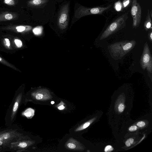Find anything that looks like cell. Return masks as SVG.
Segmentation results:
<instances>
[{"label": "cell", "instance_id": "9a60e30c", "mask_svg": "<svg viewBox=\"0 0 152 152\" xmlns=\"http://www.w3.org/2000/svg\"><path fill=\"white\" fill-rule=\"evenodd\" d=\"M43 31V28L41 26H37L33 29L34 34L36 35L39 36L41 34Z\"/></svg>", "mask_w": 152, "mask_h": 152}, {"label": "cell", "instance_id": "d6a6232c", "mask_svg": "<svg viewBox=\"0 0 152 152\" xmlns=\"http://www.w3.org/2000/svg\"><path fill=\"white\" fill-rule=\"evenodd\" d=\"M3 145V142L1 141V140H0V145Z\"/></svg>", "mask_w": 152, "mask_h": 152}, {"label": "cell", "instance_id": "4fadbf2b", "mask_svg": "<svg viewBox=\"0 0 152 152\" xmlns=\"http://www.w3.org/2000/svg\"><path fill=\"white\" fill-rule=\"evenodd\" d=\"M34 110L31 108L27 109L23 113V114L28 118H31L34 115Z\"/></svg>", "mask_w": 152, "mask_h": 152}, {"label": "cell", "instance_id": "8992f818", "mask_svg": "<svg viewBox=\"0 0 152 152\" xmlns=\"http://www.w3.org/2000/svg\"><path fill=\"white\" fill-rule=\"evenodd\" d=\"M57 21L58 26L61 29L67 27L69 21V5L67 4L61 8L58 15Z\"/></svg>", "mask_w": 152, "mask_h": 152}, {"label": "cell", "instance_id": "7a4b0ae2", "mask_svg": "<svg viewBox=\"0 0 152 152\" xmlns=\"http://www.w3.org/2000/svg\"><path fill=\"white\" fill-rule=\"evenodd\" d=\"M129 18L128 12L121 15L113 21L102 33L100 40L105 39L110 35L124 28L126 25V22Z\"/></svg>", "mask_w": 152, "mask_h": 152}, {"label": "cell", "instance_id": "cb8c5ba5", "mask_svg": "<svg viewBox=\"0 0 152 152\" xmlns=\"http://www.w3.org/2000/svg\"><path fill=\"white\" fill-rule=\"evenodd\" d=\"M35 97V98L37 100H41L44 98V96L42 93H38L36 94Z\"/></svg>", "mask_w": 152, "mask_h": 152}, {"label": "cell", "instance_id": "7c38bea8", "mask_svg": "<svg viewBox=\"0 0 152 152\" xmlns=\"http://www.w3.org/2000/svg\"><path fill=\"white\" fill-rule=\"evenodd\" d=\"M21 95H19L17 97V100H16L14 104V105L13 109L12 112V115L11 116L12 118H13L14 117L15 113L17 111L18 109V107L19 104L21 99Z\"/></svg>", "mask_w": 152, "mask_h": 152}, {"label": "cell", "instance_id": "d4e9b609", "mask_svg": "<svg viewBox=\"0 0 152 152\" xmlns=\"http://www.w3.org/2000/svg\"><path fill=\"white\" fill-rule=\"evenodd\" d=\"M118 111L120 112H123L124 109V106L122 103H121L118 106Z\"/></svg>", "mask_w": 152, "mask_h": 152}, {"label": "cell", "instance_id": "836d02e7", "mask_svg": "<svg viewBox=\"0 0 152 152\" xmlns=\"http://www.w3.org/2000/svg\"><path fill=\"white\" fill-rule=\"evenodd\" d=\"M54 103V102L52 101L51 102V103L52 104H53Z\"/></svg>", "mask_w": 152, "mask_h": 152}, {"label": "cell", "instance_id": "484cf974", "mask_svg": "<svg viewBox=\"0 0 152 152\" xmlns=\"http://www.w3.org/2000/svg\"><path fill=\"white\" fill-rule=\"evenodd\" d=\"M68 147L71 149H74L76 147L75 145L73 143H69L67 144Z\"/></svg>", "mask_w": 152, "mask_h": 152}, {"label": "cell", "instance_id": "30bf717a", "mask_svg": "<svg viewBox=\"0 0 152 152\" xmlns=\"http://www.w3.org/2000/svg\"><path fill=\"white\" fill-rule=\"evenodd\" d=\"M144 27L146 31L152 29L151 18L150 15V11L149 9L147 10V15L144 23Z\"/></svg>", "mask_w": 152, "mask_h": 152}, {"label": "cell", "instance_id": "7402d4cb", "mask_svg": "<svg viewBox=\"0 0 152 152\" xmlns=\"http://www.w3.org/2000/svg\"><path fill=\"white\" fill-rule=\"evenodd\" d=\"M134 139L132 138H130L128 139L125 142V145L127 147L130 146L133 143Z\"/></svg>", "mask_w": 152, "mask_h": 152}, {"label": "cell", "instance_id": "8fae6325", "mask_svg": "<svg viewBox=\"0 0 152 152\" xmlns=\"http://www.w3.org/2000/svg\"><path fill=\"white\" fill-rule=\"evenodd\" d=\"M12 148H24L26 147L28 145V141H19L12 143Z\"/></svg>", "mask_w": 152, "mask_h": 152}, {"label": "cell", "instance_id": "603a6c76", "mask_svg": "<svg viewBox=\"0 0 152 152\" xmlns=\"http://www.w3.org/2000/svg\"><path fill=\"white\" fill-rule=\"evenodd\" d=\"M4 43L6 47L8 48H10V42L8 39L5 38L4 39Z\"/></svg>", "mask_w": 152, "mask_h": 152}, {"label": "cell", "instance_id": "e575fe53", "mask_svg": "<svg viewBox=\"0 0 152 152\" xmlns=\"http://www.w3.org/2000/svg\"><path fill=\"white\" fill-rule=\"evenodd\" d=\"M2 133H3V132H2ZM2 133V132H0V135Z\"/></svg>", "mask_w": 152, "mask_h": 152}, {"label": "cell", "instance_id": "52a82bcc", "mask_svg": "<svg viewBox=\"0 0 152 152\" xmlns=\"http://www.w3.org/2000/svg\"><path fill=\"white\" fill-rule=\"evenodd\" d=\"M19 134L15 132V131H9L3 133L0 135V140L3 142V145H5L14 138H18Z\"/></svg>", "mask_w": 152, "mask_h": 152}, {"label": "cell", "instance_id": "ba28073f", "mask_svg": "<svg viewBox=\"0 0 152 152\" xmlns=\"http://www.w3.org/2000/svg\"><path fill=\"white\" fill-rule=\"evenodd\" d=\"M32 28V27L28 25H11L8 26L4 29L19 33L27 32Z\"/></svg>", "mask_w": 152, "mask_h": 152}, {"label": "cell", "instance_id": "ac0fdd59", "mask_svg": "<svg viewBox=\"0 0 152 152\" xmlns=\"http://www.w3.org/2000/svg\"><path fill=\"white\" fill-rule=\"evenodd\" d=\"M14 42L16 46L18 48H20L23 46L22 41L20 39H15L14 40Z\"/></svg>", "mask_w": 152, "mask_h": 152}, {"label": "cell", "instance_id": "9c48e42d", "mask_svg": "<svg viewBox=\"0 0 152 152\" xmlns=\"http://www.w3.org/2000/svg\"><path fill=\"white\" fill-rule=\"evenodd\" d=\"M18 16V14L15 12H3L0 13V22L14 20L16 19Z\"/></svg>", "mask_w": 152, "mask_h": 152}, {"label": "cell", "instance_id": "d6986e66", "mask_svg": "<svg viewBox=\"0 0 152 152\" xmlns=\"http://www.w3.org/2000/svg\"><path fill=\"white\" fill-rule=\"evenodd\" d=\"M4 2L5 4L11 6L14 5L15 3V0H4Z\"/></svg>", "mask_w": 152, "mask_h": 152}, {"label": "cell", "instance_id": "4dcf8cb0", "mask_svg": "<svg viewBox=\"0 0 152 152\" xmlns=\"http://www.w3.org/2000/svg\"><path fill=\"white\" fill-rule=\"evenodd\" d=\"M65 108V107L63 105H61L59 106L58 107V109L59 110H62L64 109Z\"/></svg>", "mask_w": 152, "mask_h": 152}, {"label": "cell", "instance_id": "5bb4252c", "mask_svg": "<svg viewBox=\"0 0 152 152\" xmlns=\"http://www.w3.org/2000/svg\"><path fill=\"white\" fill-rule=\"evenodd\" d=\"M0 62L7 66L12 68L16 70L19 71V70L15 66L10 64L6 60L2 58L0 56Z\"/></svg>", "mask_w": 152, "mask_h": 152}, {"label": "cell", "instance_id": "2e32d148", "mask_svg": "<svg viewBox=\"0 0 152 152\" xmlns=\"http://www.w3.org/2000/svg\"><path fill=\"white\" fill-rule=\"evenodd\" d=\"M42 0H30L28 1V4L30 6H37L42 3Z\"/></svg>", "mask_w": 152, "mask_h": 152}, {"label": "cell", "instance_id": "ffe728a7", "mask_svg": "<svg viewBox=\"0 0 152 152\" xmlns=\"http://www.w3.org/2000/svg\"><path fill=\"white\" fill-rule=\"evenodd\" d=\"M90 123L89 122H87L84 124L82 126L78 127L77 129V131H78L86 129L89 126Z\"/></svg>", "mask_w": 152, "mask_h": 152}, {"label": "cell", "instance_id": "5b68a950", "mask_svg": "<svg viewBox=\"0 0 152 152\" xmlns=\"http://www.w3.org/2000/svg\"><path fill=\"white\" fill-rule=\"evenodd\" d=\"M130 13L132 18V27L136 28L139 26L141 20V7L137 0H132L131 5Z\"/></svg>", "mask_w": 152, "mask_h": 152}, {"label": "cell", "instance_id": "4316f807", "mask_svg": "<svg viewBox=\"0 0 152 152\" xmlns=\"http://www.w3.org/2000/svg\"><path fill=\"white\" fill-rule=\"evenodd\" d=\"M137 129V127L136 126H133L130 127L129 128V130L130 131L133 132L136 130Z\"/></svg>", "mask_w": 152, "mask_h": 152}, {"label": "cell", "instance_id": "277c9868", "mask_svg": "<svg viewBox=\"0 0 152 152\" xmlns=\"http://www.w3.org/2000/svg\"><path fill=\"white\" fill-rule=\"evenodd\" d=\"M142 68L146 70L149 74L152 73V58L147 42L144 44L143 50L140 61Z\"/></svg>", "mask_w": 152, "mask_h": 152}, {"label": "cell", "instance_id": "44dd1931", "mask_svg": "<svg viewBox=\"0 0 152 152\" xmlns=\"http://www.w3.org/2000/svg\"><path fill=\"white\" fill-rule=\"evenodd\" d=\"M115 10L117 11L121 10L122 8L121 3L120 1L117 2L115 4Z\"/></svg>", "mask_w": 152, "mask_h": 152}, {"label": "cell", "instance_id": "6da1fadb", "mask_svg": "<svg viewBox=\"0 0 152 152\" xmlns=\"http://www.w3.org/2000/svg\"><path fill=\"white\" fill-rule=\"evenodd\" d=\"M136 44L135 40H125L111 44L108 45L107 48L111 57L115 60H118L132 49Z\"/></svg>", "mask_w": 152, "mask_h": 152}, {"label": "cell", "instance_id": "3957f363", "mask_svg": "<svg viewBox=\"0 0 152 152\" xmlns=\"http://www.w3.org/2000/svg\"><path fill=\"white\" fill-rule=\"evenodd\" d=\"M111 6V4L105 7H97L91 8L80 6L77 10L75 17L78 19L87 15L101 14L104 11L109 9Z\"/></svg>", "mask_w": 152, "mask_h": 152}, {"label": "cell", "instance_id": "f546056e", "mask_svg": "<svg viewBox=\"0 0 152 152\" xmlns=\"http://www.w3.org/2000/svg\"><path fill=\"white\" fill-rule=\"evenodd\" d=\"M112 147L110 145H108L106 147L105 150L106 152L110 151H112Z\"/></svg>", "mask_w": 152, "mask_h": 152}, {"label": "cell", "instance_id": "f1b7e54d", "mask_svg": "<svg viewBox=\"0 0 152 152\" xmlns=\"http://www.w3.org/2000/svg\"><path fill=\"white\" fill-rule=\"evenodd\" d=\"M137 125L139 127H142L145 126V123L142 121L138 122L137 123Z\"/></svg>", "mask_w": 152, "mask_h": 152}, {"label": "cell", "instance_id": "e0dca14e", "mask_svg": "<svg viewBox=\"0 0 152 152\" xmlns=\"http://www.w3.org/2000/svg\"><path fill=\"white\" fill-rule=\"evenodd\" d=\"M122 8H126L131 5L132 0H121Z\"/></svg>", "mask_w": 152, "mask_h": 152}, {"label": "cell", "instance_id": "83f0119b", "mask_svg": "<svg viewBox=\"0 0 152 152\" xmlns=\"http://www.w3.org/2000/svg\"><path fill=\"white\" fill-rule=\"evenodd\" d=\"M148 38L152 42V29H150L149 30L148 33Z\"/></svg>", "mask_w": 152, "mask_h": 152}, {"label": "cell", "instance_id": "1f68e13d", "mask_svg": "<svg viewBox=\"0 0 152 152\" xmlns=\"http://www.w3.org/2000/svg\"><path fill=\"white\" fill-rule=\"evenodd\" d=\"M150 15L151 17V18H152V10H151L150 11Z\"/></svg>", "mask_w": 152, "mask_h": 152}]
</instances>
